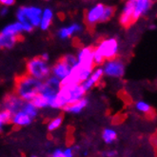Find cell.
Returning <instances> with one entry per match:
<instances>
[{
    "label": "cell",
    "mask_w": 157,
    "mask_h": 157,
    "mask_svg": "<svg viewBox=\"0 0 157 157\" xmlns=\"http://www.w3.org/2000/svg\"><path fill=\"white\" fill-rule=\"evenodd\" d=\"M14 3H15L14 0H0V4L3 7H7V8L13 6Z\"/></svg>",
    "instance_id": "cell-29"
},
{
    "label": "cell",
    "mask_w": 157,
    "mask_h": 157,
    "mask_svg": "<svg viewBox=\"0 0 157 157\" xmlns=\"http://www.w3.org/2000/svg\"><path fill=\"white\" fill-rule=\"evenodd\" d=\"M19 40V38L10 37V36H6L0 33V51L13 49Z\"/></svg>",
    "instance_id": "cell-19"
},
{
    "label": "cell",
    "mask_w": 157,
    "mask_h": 157,
    "mask_svg": "<svg viewBox=\"0 0 157 157\" xmlns=\"http://www.w3.org/2000/svg\"><path fill=\"white\" fill-rule=\"evenodd\" d=\"M8 13H9V8L2 6V8L0 9V15H1V16H6Z\"/></svg>",
    "instance_id": "cell-30"
},
{
    "label": "cell",
    "mask_w": 157,
    "mask_h": 157,
    "mask_svg": "<svg viewBox=\"0 0 157 157\" xmlns=\"http://www.w3.org/2000/svg\"><path fill=\"white\" fill-rule=\"evenodd\" d=\"M115 13V8L109 5H106L105 6V10H104V13H103V18H102V22H107L109 20H110L113 17Z\"/></svg>",
    "instance_id": "cell-26"
},
{
    "label": "cell",
    "mask_w": 157,
    "mask_h": 157,
    "mask_svg": "<svg viewBox=\"0 0 157 157\" xmlns=\"http://www.w3.org/2000/svg\"><path fill=\"white\" fill-rule=\"evenodd\" d=\"M94 51L104 61L116 58L119 52V43L114 37H108L100 40Z\"/></svg>",
    "instance_id": "cell-5"
},
{
    "label": "cell",
    "mask_w": 157,
    "mask_h": 157,
    "mask_svg": "<svg viewBox=\"0 0 157 157\" xmlns=\"http://www.w3.org/2000/svg\"><path fill=\"white\" fill-rule=\"evenodd\" d=\"M153 6V2L151 0H134L133 3V14L132 19L133 23L136 22L141 17L145 16L151 11Z\"/></svg>",
    "instance_id": "cell-9"
},
{
    "label": "cell",
    "mask_w": 157,
    "mask_h": 157,
    "mask_svg": "<svg viewBox=\"0 0 157 157\" xmlns=\"http://www.w3.org/2000/svg\"><path fill=\"white\" fill-rule=\"evenodd\" d=\"M133 3L134 0H128L124 4L121 14L119 16V22L123 27L128 28L133 24L132 14H133Z\"/></svg>",
    "instance_id": "cell-10"
},
{
    "label": "cell",
    "mask_w": 157,
    "mask_h": 157,
    "mask_svg": "<svg viewBox=\"0 0 157 157\" xmlns=\"http://www.w3.org/2000/svg\"><path fill=\"white\" fill-rule=\"evenodd\" d=\"M53 20V11L51 8H45L42 10V14L40 18L39 28L42 31H47L51 27Z\"/></svg>",
    "instance_id": "cell-17"
},
{
    "label": "cell",
    "mask_w": 157,
    "mask_h": 157,
    "mask_svg": "<svg viewBox=\"0 0 157 157\" xmlns=\"http://www.w3.org/2000/svg\"><path fill=\"white\" fill-rule=\"evenodd\" d=\"M64 62H65L68 66H70L71 68L75 67V64L77 63V60H76V56L75 54L72 53H68L66 55H64V56L61 58Z\"/></svg>",
    "instance_id": "cell-27"
},
{
    "label": "cell",
    "mask_w": 157,
    "mask_h": 157,
    "mask_svg": "<svg viewBox=\"0 0 157 157\" xmlns=\"http://www.w3.org/2000/svg\"><path fill=\"white\" fill-rule=\"evenodd\" d=\"M83 31V27L79 23H72L71 25L62 27L57 31V36L61 40H67Z\"/></svg>",
    "instance_id": "cell-14"
},
{
    "label": "cell",
    "mask_w": 157,
    "mask_h": 157,
    "mask_svg": "<svg viewBox=\"0 0 157 157\" xmlns=\"http://www.w3.org/2000/svg\"><path fill=\"white\" fill-rule=\"evenodd\" d=\"M0 109H1V106H0Z\"/></svg>",
    "instance_id": "cell-33"
},
{
    "label": "cell",
    "mask_w": 157,
    "mask_h": 157,
    "mask_svg": "<svg viewBox=\"0 0 157 157\" xmlns=\"http://www.w3.org/2000/svg\"><path fill=\"white\" fill-rule=\"evenodd\" d=\"M75 149L71 147H67L65 149L57 147L52 152L51 157H75Z\"/></svg>",
    "instance_id": "cell-22"
},
{
    "label": "cell",
    "mask_w": 157,
    "mask_h": 157,
    "mask_svg": "<svg viewBox=\"0 0 157 157\" xmlns=\"http://www.w3.org/2000/svg\"><path fill=\"white\" fill-rule=\"evenodd\" d=\"M21 110L24 112L26 114L29 115L33 120H34L36 117L38 116V113H39V109L36 108L32 102H25Z\"/></svg>",
    "instance_id": "cell-23"
},
{
    "label": "cell",
    "mask_w": 157,
    "mask_h": 157,
    "mask_svg": "<svg viewBox=\"0 0 157 157\" xmlns=\"http://www.w3.org/2000/svg\"><path fill=\"white\" fill-rule=\"evenodd\" d=\"M26 72L27 75L43 82L51 75V66L40 56H35L27 61Z\"/></svg>",
    "instance_id": "cell-3"
},
{
    "label": "cell",
    "mask_w": 157,
    "mask_h": 157,
    "mask_svg": "<svg viewBox=\"0 0 157 157\" xmlns=\"http://www.w3.org/2000/svg\"><path fill=\"white\" fill-rule=\"evenodd\" d=\"M105 6L106 5L103 3H97L87 10V12L85 13L84 20H85V24L89 28L94 27L98 23H102Z\"/></svg>",
    "instance_id": "cell-7"
},
{
    "label": "cell",
    "mask_w": 157,
    "mask_h": 157,
    "mask_svg": "<svg viewBox=\"0 0 157 157\" xmlns=\"http://www.w3.org/2000/svg\"><path fill=\"white\" fill-rule=\"evenodd\" d=\"M40 57H41L43 60L47 61V62H49V60H50V55H49L48 53H46V52L42 53V54L40 55Z\"/></svg>",
    "instance_id": "cell-31"
},
{
    "label": "cell",
    "mask_w": 157,
    "mask_h": 157,
    "mask_svg": "<svg viewBox=\"0 0 157 157\" xmlns=\"http://www.w3.org/2000/svg\"><path fill=\"white\" fill-rule=\"evenodd\" d=\"M42 9L36 6H21L16 11V19L21 25H31L33 29L38 28Z\"/></svg>",
    "instance_id": "cell-4"
},
{
    "label": "cell",
    "mask_w": 157,
    "mask_h": 157,
    "mask_svg": "<svg viewBox=\"0 0 157 157\" xmlns=\"http://www.w3.org/2000/svg\"><path fill=\"white\" fill-rule=\"evenodd\" d=\"M87 92L81 85L61 86L54 98L52 109H63L69 105L77 102L80 99L84 98Z\"/></svg>",
    "instance_id": "cell-2"
},
{
    "label": "cell",
    "mask_w": 157,
    "mask_h": 157,
    "mask_svg": "<svg viewBox=\"0 0 157 157\" xmlns=\"http://www.w3.org/2000/svg\"><path fill=\"white\" fill-rule=\"evenodd\" d=\"M12 115L4 109H0V132H3L7 126L11 125Z\"/></svg>",
    "instance_id": "cell-24"
},
{
    "label": "cell",
    "mask_w": 157,
    "mask_h": 157,
    "mask_svg": "<svg viewBox=\"0 0 157 157\" xmlns=\"http://www.w3.org/2000/svg\"><path fill=\"white\" fill-rule=\"evenodd\" d=\"M103 75L109 78H122L126 71V64L119 57L107 60L102 65Z\"/></svg>",
    "instance_id": "cell-6"
},
{
    "label": "cell",
    "mask_w": 157,
    "mask_h": 157,
    "mask_svg": "<svg viewBox=\"0 0 157 157\" xmlns=\"http://www.w3.org/2000/svg\"><path fill=\"white\" fill-rule=\"evenodd\" d=\"M103 76L104 75H103L102 68L96 67V68H94V70L90 75V76L85 82H83L82 84H80V85L82 86L83 89H84V90L87 92V91L90 90L92 88H94L95 86H97L100 83V81L102 80Z\"/></svg>",
    "instance_id": "cell-12"
},
{
    "label": "cell",
    "mask_w": 157,
    "mask_h": 157,
    "mask_svg": "<svg viewBox=\"0 0 157 157\" xmlns=\"http://www.w3.org/2000/svg\"><path fill=\"white\" fill-rule=\"evenodd\" d=\"M42 85V81L34 79L27 75H19L15 79L13 94L22 99L24 102H32L33 98L39 94Z\"/></svg>",
    "instance_id": "cell-1"
},
{
    "label": "cell",
    "mask_w": 157,
    "mask_h": 157,
    "mask_svg": "<svg viewBox=\"0 0 157 157\" xmlns=\"http://www.w3.org/2000/svg\"><path fill=\"white\" fill-rule=\"evenodd\" d=\"M31 157H37V156H35V155H33V156H31Z\"/></svg>",
    "instance_id": "cell-32"
},
{
    "label": "cell",
    "mask_w": 157,
    "mask_h": 157,
    "mask_svg": "<svg viewBox=\"0 0 157 157\" xmlns=\"http://www.w3.org/2000/svg\"><path fill=\"white\" fill-rule=\"evenodd\" d=\"M88 105H89V100L86 97H84V98L80 99L79 101H77V102L73 103L71 105H69L66 108H64L63 110L68 113H71V114H78L83 109H85L88 107Z\"/></svg>",
    "instance_id": "cell-18"
},
{
    "label": "cell",
    "mask_w": 157,
    "mask_h": 157,
    "mask_svg": "<svg viewBox=\"0 0 157 157\" xmlns=\"http://www.w3.org/2000/svg\"><path fill=\"white\" fill-rule=\"evenodd\" d=\"M23 33V26L17 21L6 25L2 29V31L0 32V33L3 35L10 36V37H16L19 39H21L20 36Z\"/></svg>",
    "instance_id": "cell-15"
},
{
    "label": "cell",
    "mask_w": 157,
    "mask_h": 157,
    "mask_svg": "<svg viewBox=\"0 0 157 157\" xmlns=\"http://www.w3.org/2000/svg\"><path fill=\"white\" fill-rule=\"evenodd\" d=\"M134 108L138 113H140L145 115H149L152 113L151 106L145 100H138L134 104Z\"/></svg>",
    "instance_id": "cell-21"
},
{
    "label": "cell",
    "mask_w": 157,
    "mask_h": 157,
    "mask_svg": "<svg viewBox=\"0 0 157 157\" xmlns=\"http://www.w3.org/2000/svg\"><path fill=\"white\" fill-rule=\"evenodd\" d=\"M71 68L68 66L61 58L54 63V65L51 67V75L58 78L60 81H63L69 76Z\"/></svg>",
    "instance_id": "cell-11"
},
{
    "label": "cell",
    "mask_w": 157,
    "mask_h": 157,
    "mask_svg": "<svg viewBox=\"0 0 157 157\" xmlns=\"http://www.w3.org/2000/svg\"><path fill=\"white\" fill-rule=\"evenodd\" d=\"M103 157H115L117 155V151L114 150H109V151H105L102 153Z\"/></svg>",
    "instance_id": "cell-28"
},
{
    "label": "cell",
    "mask_w": 157,
    "mask_h": 157,
    "mask_svg": "<svg viewBox=\"0 0 157 157\" xmlns=\"http://www.w3.org/2000/svg\"><path fill=\"white\" fill-rule=\"evenodd\" d=\"M76 56V60L78 64L81 65H91L94 66V47H90V46H86V47H82Z\"/></svg>",
    "instance_id": "cell-13"
},
{
    "label": "cell",
    "mask_w": 157,
    "mask_h": 157,
    "mask_svg": "<svg viewBox=\"0 0 157 157\" xmlns=\"http://www.w3.org/2000/svg\"><path fill=\"white\" fill-rule=\"evenodd\" d=\"M24 103L25 102L22 99H20L13 92V94H9L4 97L2 105L0 106H1V109L6 110L11 115H13L19 112V110H21Z\"/></svg>",
    "instance_id": "cell-8"
},
{
    "label": "cell",
    "mask_w": 157,
    "mask_h": 157,
    "mask_svg": "<svg viewBox=\"0 0 157 157\" xmlns=\"http://www.w3.org/2000/svg\"><path fill=\"white\" fill-rule=\"evenodd\" d=\"M62 124H63V116L62 115L55 116L49 121L47 125V128L49 132H55L62 126Z\"/></svg>",
    "instance_id": "cell-25"
},
{
    "label": "cell",
    "mask_w": 157,
    "mask_h": 157,
    "mask_svg": "<svg viewBox=\"0 0 157 157\" xmlns=\"http://www.w3.org/2000/svg\"><path fill=\"white\" fill-rule=\"evenodd\" d=\"M117 132L114 130V128H106L102 132V139L104 141V143L110 145L114 143L117 140Z\"/></svg>",
    "instance_id": "cell-20"
},
{
    "label": "cell",
    "mask_w": 157,
    "mask_h": 157,
    "mask_svg": "<svg viewBox=\"0 0 157 157\" xmlns=\"http://www.w3.org/2000/svg\"><path fill=\"white\" fill-rule=\"evenodd\" d=\"M33 120L29 115L26 114L22 110H19V112L16 113L15 114L12 115L11 125L14 127H18V128L28 127L33 123Z\"/></svg>",
    "instance_id": "cell-16"
}]
</instances>
